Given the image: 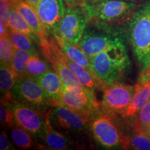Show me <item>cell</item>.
<instances>
[{
    "mask_svg": "<svg viewBox=\"0 0 150 150\" xmlns=\"http://www.w3.org/2000/svg\"><path fill=\"white\" fill-rule=\"evenodd\" d=\"M122 27L144 70L150 63V0L140 3Z\"/></svg>",
    "mask_w": 150,
    "mask_h": 150,
    "instance_id": "6da1fadb",
    "label": "cell"
},
{
    "mask_svg": "<svg viewBox=\"0 0 150 150\" xmlns=\"http://www.w3.org/2000/svg\"><path fill=\"white\" fill-rule=\"evenodd\" d=\"M140 4L127 0H81L79 6L88 24L109 29L122 24Z\"/></svg>",
    "mask_w": 150,
    "mask_h": 150,
    "instance_id": "7a4b0ae2",
    "label": "cell"
},
{
    "mask_svg": "<svg viewBox=\"0 0 150 150\" xmlns=\"http://www.w3.org/2000/svg\"><path fill=\"white\" fill-rule=\"evenodd\" d=\"M89 59L94 73L106 86L119 82L131 64L125 44L100 52Z\"/></svg>",
    "mask_w": 150,
    "mask_h": 150,
    "instance_id": "3957f363",
    "label": "cell"
},
{
    "mask_svg": "<svg viewBox=\"0 0 150 150\" xmlns=\"http://www.w3.org/2000/svg\"><path fill=\"white\" fill-rule=\"evenodd\" d=\"M124 35L125 33L122 25L108 30L88 24L77 46L90 58L100 52L125 44Z\"/></svg>",
    "mask_w": 150,
    "mask_h": 150,
    "instance_id": "277c9868",
    "label": "cell"
},
{
    "mask_svg": "<svg viewBox=\"0 0 150 150\" xmlns=\"http://www.w3.org/2000/svg\"><path fill=\"white\" fill-rule=\"evenodd\" d=\"M47 112L51 125L70 138L79 136L88 129L91 118L62 105H53Z\"/></svg>",
    "mask_w": 150,
    "mask_h": 150,
    "instance_id": "5b68a950",
    "label": "cell"
},
{
    "mask_svg": "<svg viewBox=\"0 0 150 150\" xmlns=\"http://www.w3.org/2000/svg\"><path fill=\"white\" fill-rule=\"evenodd\" d=\"M9 103L16 125L28 131L33 138L42 142L47 126L46 113H42L34 106L15 99Z\"/></svg>",
    "mask_w": 150,
    "mask_h": 150,
    "instance_id": "8992f818",
    "label": "cell"
},
{
    "mask_svg": "<svg viewBox=\"0 0 150 150\" xmlns=\"http://www.w3.org/2000/svg\"><path fill=\"white\" fill-rule=\"evenodd\" d=\"M90 127L94 139L102 147L107 149L122 147V132L112 115L96 112L91 118Z\"/></svg>",
    "mask_w": 150,
    "mask_h": 150,
    "instance_id": "52a82bcc",
    "label": "cell"
},
{
    "mask_svg": "<svg viewBox=\"0 0 150 150\" xmlns=\"http://www.w3.org/2000/svg\"><path fill=\"white\" fill-rule=\"evenodd\" d=\"M45 56L51 63L54 71L59 74L63 82L64 88L81 89L84 86L80 83L76 75L69 67L62 57L63 51L55 38H50L40 45Z\"/></svg>",
    "mask_w": 150,
    "mask_h": 150,
    "instance_id": "ba28073f",
    "label": "cell"
},
{
    "mask_svg": "<svg viewBox=\"0 0 150 150\" xmlns=\"http://www.w3.org/2000/svg\"><path fill=\"white\" fill-rule=\"evenodd\" d=\"M87 26V18L79 6H67L64 16L53 35H57L70 44L78 45Z\"/></svg>",
    "mask_w": 150,
    "mask_h": 150,
    "instance_id": "9c48e42d",
    "label": "cell"
},
{
    "mask_svg": "<svg viewBox=\"0 0 150 150\" xmlns=\"http://www.w3.org/2000/svg\"><path fill=\"white\" fill-rule=\"evenodd\" d=\"M53 105H62L91 118L99 111V104L95 91L81 89H63L59 99Z\"/></svg>",
    "mask_w": 150,
    "mask_h": 150,
    "instance_id": "30bf717a",
    "label": "cell"
},
{
    "mask_svg": "<svg viewBox=\"0 0 150 150\" xmlns=\"http://www.w3.org/2000/svg\"><path fill=\"white\" fill-rule=\"evenodd\" d=\"M134 91L135 86L120 82L106 86L103 90V111L112 115H122L130 104Z\"/></svg>",
    "mask_w": 150,
    "mask_h": 150,
    "instance_id": "8fae6325",
    "label": "cell"
},
{
    "mask_svg": "<svg viewBox=\"0 0 150 150\" xmlns=\"http://www.w3.org/2000/svg\"><path fill=\"white\" fill-rule=\"evenodd\" d=\"M12 95L15 100L29 104L40 110L52 104L36 79L27 76L17 79Z\"/></svg>",
    "mask_w": 150,
    "mask_h": 150,
    "instance_id": "7c38bea8",
    "label": "cell"
},
{
    "mask_svg": "<svg viewBox=\"0 0 150 150\" xmlns=\"http://www.w3.org/2000/svg\"><path fill=\"white\" fill-rule=\"evenodd\" d=\"M65 11L63 0H40L36 11L47 34L56 32Z\"/></svg>",
    "mask_w": 150,
    "mask_h": 150,
    "instance_id": "4fadbf2b",
    "label": "cell"
},
{
    "mask_svg": "<svg viewBox=\"0 0 150 150\" xmlns=\"http://www.w3.org/2000/svg\"><path fill=\"white\" fill-rule=\"evenodd\" d=\"M132 133L122 134V147L125 149L150 150V136L144 131L136 120L129 122Z\"/></svg>",
    "mask_w": 150,
    "mask_h": 150,
    "instance_id": "5bb4252c",
    "label": "cell"
},
{
    "mask_svg": "<svg viewBox=\"0 0 150 150\" xmlns=\"http://www.w3.org/2000/svg\"><path fill=\"white\" fill-rule=\"evenodd\" d=\"M13 4L18 12L37 35L40 42L39 45L47 40V33L40 22L36 10L24 0H15Z\"/></svg>",
    "mask_w": 150,
    "mask_h": 150,
    "instance_id": "9a60e30c",
    "label": "cell"
},
{
    "mask_svg": "<svg viewBox=\"0 0 150 150\" xmlns=\"http://www.w3.org/2000/svg\"><path fill=\"white\" fill-rule=\"evenodd\" d=\"M62 57L84 87L94 91L95 90H104L106 84L97 76L90 72L85 67L71 60L63 52L62 53Z\"/></svg>",
    "mask_w": 150,
    "mask_h": 150,
    "instance_id": "2e32d148",
    "label": "cell"
},
{
    "mask_svg": "<svg viewBox=\"0 0 150 150\" xmlns=\"http://www.w3.org/2000/svg\"><path fill=\"white\" fill-rule=\"evenodd\" d=\"M47 95L48 98L53 105L61 96L64 89L63 82L55 71L49 70L36 79Z\"/></svg>",
    "mask_w": 150,
    "mask_h": 150,
    "instance_id": "e0dca14e",
    "label": "cell"
},
{
    "mask_svg": "<svg viewBox=\"0 0 150 150\" xmlns=\"http://www.w3.org/2000/svg\"><path fill=\"white\" fill-rule=\"evenodd\" d=\"M47 126L45 134L42 142L45 146L52 149L63 150L72 149L73 147L72 142L70 138L60 132L52 126L49 120L47 114L46 113Z\"/></svg>",
    "mask_w": 150,
    "mask_h": 150,
    "instance_id": "ac0fdd59",
    "label": "cell"
},
{
    "mask_svg": "<svg viewBox=\"0 0 150 150\" xmlns=\"http://www.w3.org/2000/svg\"><path fill=\"white\" fill-rule=\"evenodd\" d=\"M149 99L150 81L142 86L136 83L135 86V91L132 100L128 108L121 116L127 120L135 117Z\"/></svg>",
    "mask_w": 150,
    "mask_h": 150,
    "instance_id": "d6986e66",
    "label": "cell"
},
{
    "mask_svg": "<svg viewBox=\"0 0 150 150\" xmlns=\"http://www.w3.org/2000/svg\"><path fill=\"white\" fill-rule=\"evenodd\" d=\"M53 36L55 38L56 42L59 45L60 48L62 50V51L64 52L71 60L76 62L78 64L85 67L90 72H91L93 74L97 76L93 72V67H92V64L89 58L77 45L70 44V43L66 42L57 35H53Z\"/></svg>",
    "mask_w": 150,
    "mask_h": 150,
    "instance_id": "ffe728a7",
    "label": "cell"
},
{
    "mask_svg": "<svg viewBox=\"0 0 150 150\" xmlns=\"http://www.w3.org/2000/svg\"><path fill=\"white\" fill-rule=\"evenodd\" d=\"M18 79L12 67L1 63L0 67V89L1 100L11 102L14 100L12 91Z\"/></svg>",
    "mask_w": 150,
    "mask_h": 150,
    "instance_id": "44dd1931",
    "label": "cell"
},
{
    "mask_svg": "<svg viewBox=\"0 0 150 150\" xmlns=\"http://www.w3.org/2000/svg\"><path fill=\"white\" fill-rule=\"evenodd\" d=\"M9 29L24 33L31 38L33 41L36 42L38 45L40 43L37 35L31 29L29 24L27 23V22L21 16V14L18 12L14 4L13 5L12 11H11L10 22H9Z\"/></svg>",
    "mask_w": 150,
    "mask_h": 150,
    "instance_id": "7402d4cb",
    "label": "cell"
},
{
    "mask_svg": "<svg viewBox=\"0 0 150 150\" xmlns=\"http://www.w3.org/2000/svg\"><path fill=\"white\" fill-rule=\"evenodd\" d=\"M8 38L15 48L24 50L31 55H38L33 40L28 35L9 29Z\"/></svg>",
    "mask_w": 150,
    "mask_h": 150,
    "instance_id": "603a6c76",
    "label": "cell"
},
{
    "mask_svg": "<svg viewBox=\"0 0 150 150\" xmlns=\"http://www.w3.org/2000/svg\"><path fill=\"white\" fill-rule=\"evenodd\" d=\"M11 138L17 147L21 149L34 148L37 145L33 140V137L22 127L13 125L11 127Z\"/></svg>",
    "mask_w": 150,
    "mask_h": 150,
    "instance_id": "cb8c5ba5",
    "label": "cell"
},
{
    "mask_svg": "<svg viewBox=\"0 0 150 150\" xmlns=\"http://www.w3.org/2000/svg\"><path fill=\"white\" fill-rule=\"evenodd\" d=\"M31 56L29 52L15 48L11 67L18 78L26 76L27 64Z\"/></svg>",
    "mask_w": 150,
    "mask_h": 150,
    "instance_id": "d4e9b609",
    "label": "cell"
},
{
    "mask_svg": "<svg viewBox=\"0 0 150 150\" xmlns=\"http://www.w3.org/2000/svg\"><path fill=\"white\" fill-rule=\"evenodd\" d=\"M50 70L47 62L40 59L39 55H31L28 62L26 76L36 79L39 76Z\"/></svg>",
    "mask_w": 150,
    "mask_h": 150,
    "instance_id": "484cf974",
    "label": "cell"
},
{
    "mask_svg": "<svg viewBox=\"0 0 150 150\" xmlns=\"http://www.w3.org/2000/svg\"><path fill=\"white\" fill-rule=\"evenodd\" d=\"M15 47L8 37L0 38V60L1 63L11 66Z\"/></svg>",
    "mask_w": 150,
    "mask_h": 150,
    "instance_id": "4316f807",
    "label": "cell"
},
{
    "mask_svg": "<svg viewBox=\"0 0 150 150\" xmlns=\"http://www.w3.org/2000/svg\"><path fill=\"white\" fill-rule=\"evenodd\" d=\"M0 122L1 126L9 127H13L16 123L10 103L4 100H1V104H0Z\"/></svg>",
    "mask_w": 150,
    "mask_h": 150,
    "instance_id": "83f0119b",
    "label": "cell"
},
{
    "mask_svg": "<svg viewBox=\"0 0 150 150\" xmlns=\"http://www.w3.org/2000/svg\"><path fill=\"white\" fill-rule=\"evenodd\" d=\"M136 121L144 131L148 132L150 127V99L137 114Z\"/></svg>",
    "mask_w": 150,
    "mask_h": 150,
    "instance_id": "f1b7e54d",
    "label": "cell"
},
{
    "mask_svg": "<svg viewBox=\"0 0 150 150\" xmlns=\"http://www.w3.org/2000/svg\"><path fill=\"white\" fill-rule=\"evenodd\" d=\"M13 2L11 0H0V21L1 24L9 28L11 11Z\"/></svg>",
    "mask_w": 150,
    "mask_h": 150,
    "instance_id": "f546056e",
    "label": "cell"
},
{
    "mask_svg": "<svg viewBox=\"0 0 150 150\" xmlns=\"http://www.w3.org/2000/svg\"><path fill=\"white\" fill-rule=\"evenodd\" d=\"M150 81V63L144 70H141L137 84L142 86Z\"/></svg>",
    "mask_w": 150,
    "mask_h": 150,
    "instance_id": "4dcf8cb0",
    "label": "cell"
},
{
    "mask_svg": "<svg viewBox=\"0 0 150 150\" xmlns=\"http://www.w3.org/2000/svg\"><path fill=\"white\" fill-rule=\"evenodd\" d=\"M13 149V148H12V145L9 142L6 131V130H4L3 131H1V135H0V149L9 150Z\"/></svg>",
    "mask_w": 150,
    "mask_h": 150,
    "instance_id": "1f68e13d",
    "label": "cell"
},
{
    "mask_svg": "<svg viewBox=\"0 0 150 150\" xmlns=\"http://www.w3.org/2000/svg\"><path fill=\"white\" fill-rule=\"evenodd\" d=\"M9 28L6 27L3 24H0V38L8 37Z\"/></svg>",
    "mask_w": 150,
    "mask_h": 150,
    "instance_id": "d6a6232c",
    "label": "cell"
},
{
    "mask_svg": "<svg viewBox=\"0 0 150 150\" xmlns=\"http://www.w3.org/2000/svg\"><path fill=\"white\" fill-rule=\"evenodd\" d=\"M67 6L79 5L81 0H63Z\"/></svg>",
    "mask_w": 150,
    "mask_h": 150,
    "instance_id": "836d02e7",
    "label": "cell"
},
{
    "mask_svg": "<svg viewBox=\"0 0 150 150\" xmlns=\"http://www.w3.org/2000/svg\"><path fill=\"white\" fill-rule=\"evenodd\" d=\"M24 1L29 4L31 5L33 8H34L35 10H36L40 0H24Z\"/></svg>",
    "mask_w": 150,
    "mask_h": 150,
    "instance_id": "e575fe53",
    "label": "cell"
},
{
    "mask_svg": "<svg viewBox=\"0 0 150 150\" xmlns=\"http://www.w3.org/2000/svg\"><path fill=\"white\" fill-rule=\"evenodd\" d=\"M127 1H135V2H138V3H141L145 0H127Z\"/></svg>",
    "mask_w": 150,
    "mask_h": 150,
    "instance_id": "d590c367",
    "label": "cell"
},
{
    "mask_svg": "<svg viewBox=\"0 0 150 150\" xmlns=\"http://www.w3.org/2000/svg\"><path fill=\"white\" fill-rule=\"evenodd\" d=\"M148 133H149V136H150V127H149V131H148Z\"/></svg>",
    "mask_w": 150,
    "mask_h": 150,
    "instance_id": "8d00e7d4",
    "label": "cell"
},
{
    "mask_svg": "<svg viewBox=\"0 0 150 150\" xmlns=\"http://www.w3.org/2000/svg\"><path fill=\"white\" fill-rule=\"evenodd\" d=\"M11 1H13H13H15V0H11Z\"/></svg>",
    "mask_w": 150,
    "mask_h": 150,
    "instance_id": "74e56055",
    "label": "cell"
}]
</instances>
